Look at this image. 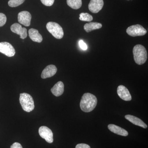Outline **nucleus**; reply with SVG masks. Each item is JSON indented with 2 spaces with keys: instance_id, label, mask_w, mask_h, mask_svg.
<instances>
[{
  "instance_id": "1",
  "label": "nucleus",
  "mask_w": 148,
  "mask_h": 148,
  "mask_svg": "<svg viewBox=\"0 0 148 148\" xmlns=\"http://www.w3.org/2000/svg\"><path fill=\"white\" fill-rule=\"evenodd\" d=\"M97 104V99L91 93H85L83 95L80 103V107L83 112H89L95 108Z\"/></svg>"
},
{
  "instance_id": "2",
  "label": "nucleus",
  "mask_w": 148,
  "mask_h": 148,
  "mask_svg": "<svg viewBox=\"0 0 148 148\" xmlns=\"http://www.w3.org/2000/svg\"><path fill=\"white\" fill-rule=\"evenodd\" d=\"M133 54L135 63L139 65L145 64L147 59V53L145 48L141 45L135 46L133 49Z\"/></svg>"
},
{
  "instance_id": "3",
  "label": "nucleus",
  "mask_w": 148,
  "mask_h": 148,
  "mask_svg": "<svg viewBox=\"0 0 148 148\" xmlns=\"http://www.w3.org/2000/svg\"><path fill=\"white\" fill-rule=\"evenodd\" d=\"M19 101L22 109L24 111L29 112L34 110L35 108L34 100L31 95L27 93H21Z\"/></svg>"
},
{
  "instance_id": "4",
  "label": "nucleus",
  "mask_w": 148,
  "mask_h": 148,
  "mask_svg": "<svg viewBox=\"0 0 148 148\" xmlns=\"http://www.w3.org/2000/svg\"><path fill=\"white\" fill-rule=\"evenodd\" d=\"M47 29L56 38L60 39L64 36L63 29L60 25L54 22H49L46 25Z\"/></svg>"
},
{
  "instance_id": "5",
  "label": "nucleus",
  "mask_w": 148,
  "mask_h": 148,
  "mask_svg": "<svg viewBox=\"0 0 148 148\" xmlns=\"http://www.w3.org/2000/svg\"><path fill=\"white\" fill-rule=\"evenodd\" d=\"M126 32L131 36L136 37L144 36L147 34V31L143 26L136 24L128 27L126 29Z\"/></svg>"
},
{
  "instance_id": "6",
  "label": "nucleus",
  "mask_w": 148,
  "mask_h": 148,
  "mask_svg": "<svg viewBox=\"0 0 148 148\" xmlns=\"http://www.w3.org/2000/svg\"><path fill=\"white\" fill-rule=\"evenodd\" d=\"M39 133L40 137L48 143H52L53 142V134L51 130L45 126H42L39 129Z\"/></svg>"
},
{
  "instance_id": "7",
  "label": "nucleus",
  "mask_w": 148,
  "mask_h": 148,
  "mask_svg": "<svg viewBox=\"0 0 148 148\" xmlns=\"http://www.w3.org/2000/svg\"><path fill=\"white\" fill-rule=\"evenodd\" d=\"M0 52L8 57H12L15 54L14 48L8 42H0Z\"/></svg>"
},
{
  "instance_id": "8",
  "label": "nucleus",
  "mask_w": 148,
  "mask_h": 148,
  "mask_svg": "<svg viewBox=\"0 0 148 148\" xmlns=\"http://www.w3.org/2000/svg\"><path fill=\"white\" fill-rule=\"evenodd\" d=\"M32 15L27 11L21 12L18 14V20L20 24L26 27H29L31 24Z\"/></svg>"
},
{
  "instance_id": "9",
  "label": "nucleus",
  "mask_w": 148,
  "mask_h": 148,
  "mask_svg": "<svg viewBox=\"0 0 148 148\" xmlns=\"http://www.w3.org/2000/svg\"><path fill=\"white\" fill-rule=\"evenodd\" d=\"M12 32L20 36V38L24 39L27 36V29L23 28L20 24L14 23L10 27Z\"/></svg>"
},
{
  "instance_id": "10",
  "label": "nucleus",
  "mask_w": 148,
  "mask_h": 148,
  "mask_svg": "<svg viewBox=\"0 0 148 148\" xmlns=\"http://www.w3.org/2000/svg\"><path fill=\"white\" fill-rule=\"evenodd\" d=\"M104 5L103 0H90L88 4V9L92 13H98L103 8Z\"/></svg>"
},
{
  "instance_id": "11",
  "label": "nucleus",
  "mask_w": 148,
  "mask_h": 148,
  "mask_svg": "<svg viewBox=\"0 0 148 148\" xmlns=\"http://www.w3.org/2000/svg\"><path fill=\"white\" fill-rule=\"evenodd\" d=\"M117 94L120 98L125 101H130L132 97L127 88L123 85H120L117 88Z\"/></svg>"
},
{
  "instance_id": "12",
  "label": "nucleus",
  "mask_w": 148,
  "mask_h": 148,
  "mask_svg": "<svg viewBox=\"0 0 148 148\" xmlns=\"http://www.w3.org/2000/svg\"><path fill=\"white\" fill-rule=\"evenodd\" d=\"M57 71V68L54 65H49L42 71L41 74V77L42 79L51 77L55 75Z\"/></svg>"
},
{
  "instance_id": "13",
  "label": "nucleus",
  "mask_w": 148,
  "mask_h": 148,
  "mask_svg": "<svg viewBox=\"0 0 148 148\" xmlns=\"http://www.w3.org/2000/svg\"><path fill=\"white\" fill-rule=\"evenodd\" d=\"M125 117L126 119L135 125H138L144 128H147V125L145 124L142 120L137 117L131 115H126Z\"/></svg>"
},
{
  "instance_id": "14",
  "label": "nucleus",
  "mask_w": 148,
  "mask_h": 148,
  "mask_svg": "<svg viewBox=\"0 0 148 148\" xmlns=\"http://www.w3.org/2000/svg\"><path fill=\"white\" fill-rule=\"evenodd\" d=\"M108 128L111 132L117 135L123 136H127L128 135V132L125 130L115 125L109 124L108 125Z\"/></svg>"
},
{
  "instance_id": "15",
  "label": "nucleus",
  "mask_w": 148,
  "mask_h": 148,
  "mask_svg": "<svg viewBox=\"0 0 148 148\" xmlns=\"http://www.w3.org/2000/svg\"><path fill=\"white\" fill-rule=\"evenodd\" d=\"M64 83L62 82L59 81L53 86L51 90L53 95L58 97L63 94L64 92Z\"/></svg>"
},
{
  "instance_id": "16",
  "label": "nucleus",
  "mask_w": 148,
  "mask_h": 148,
  "mask_svg": "<svg viewBox=\"0 0 148 148\" xmlns=\"http://www.w3.org/2000/svg\"><path fill=\"white\" fill-rule=\"evenodd\" d=\"M29 36L35 42L40 43L42 41V37L36 29H31L29 31Z\"/></svg>"
},
{
  "instance_id": "17",
  "label": "nucleus",
  "mask_w": 148,
  "mask_h": 148,
  "mask_svg": "<svg viewBox=\"0 0 148 148\" xmlns=\"http://www.w3.org/2000/svg\"><path fill=\"white\" fill-rule=\"evenodd\" d=\"M102 27V25L101 23L98 22H90L85 24L84 28L86 32L89 33L93 30L101 29Z\"/></svg>"
},
{
  "instance_id": "18",
  "label": "nucleus",
  "mask_w": 148,
  "mask_h": 148,
  "mask_svg": "<svg viewBox=\"0 0 148 148\" xmlns=\"http://www.w3.org/2000/svg\"><path fill=\"white\" fill-rule=\"evenodd\" d=\"M68 5L74 9H78L82 5V0H67Z\"/></svg>"
},
{
  "instance_id": "19",
  "label": "nucleus",
  "mask_w": 148,
  "mask_h": 148,
  "mask_svg": "<svg viewBox=\"0 0 148 148\" xmlns=\"http://www.w3.org/2000/svg\"><path fill=\"white\" fill-rule=\"evenodd\" d=\"M79 18L81 21H91L93 19V17L90 14L88 13H81L79 14Z\"/></svg>"
},
{
  "instance_id": "20",
  "label": "nucleus",
  "mask_w": 148,
  "mask_h": 148,
  "mask_svg": "<svg viewBox=\"0 0 148 148\" xmlns=\"http://www.w3.org/2000/svg\"><path fill=\"white\" fill-rule=\"evenodd\" d=\"M25 0H10L8 4L11 7H16L21 5L25 1Z\"/></svg>"
},
{
  "instance_id": "21",
  "label": "nucleus",
  "mask_w": 148,
  "mask_h": 148,
  "mask_svg": "<svg viewBox=\"0 0 148 148\" xmlns=\"http://www.w3.org/2000/svg\"><path fill=\"white\" fill-rule=\"evenodd\" d=\"M7 21V17L5 14L0 13V27H3Z\"/></svg>"
},
{
  "instance_id": "22",
  "label": "nucleus",
  "mask_w": 148,
  "mask_h": 148,
  "mask_svg": "<svg viewBox=\"0 0 148 148\" xmlns=\"http://www.w3.org/2000/svg\"><path fill=\"white\" fill-rule=\"evenodd\" d=\"M43 4L47 6H51L53 5L54 0H40Z\"/></svg>"
},
{
  "instance_id": "23",
  "label": "nucleus",
  "mask_w": 148,
  "mask_h": 148,
  "mask_svg": "<svg viewBox=\"0 0 148 148\" xmlns=\"http://www.w3.org/2000/svg\"><path fill=\"white\" fill-rule=\"evenodd\" d=\"M79 45L82 49L83 50H86L87 49L88 46L82 40H80L79 42Z\"/></svg>"
},
{
  "instance_id": "24",
  "label": "nucleus",
  "mask_w": 148,
  "mask_h": 148,
  "mask_svg": "<svg viewBox=\"0 0 148 148\" xmlns=\"http://www.w3.org/2000/svg\"><path fill=\"white\" fill-rule=\"evenodd\" d=\"M75 148H90V146L85 144H78Z\"/></svg>"
},
{
  "instance_id": "25",
  "label": "nucleus",
  "mask_w": 148,
  "mask_h": 148,
  "mask_svg": "<svg viewBox=\"0 0 148 148\" xmlns=\"http://www.w3.org/2000/svg\"><path fill=\"white\" fill-rule=\"evenodd\" d=\"M10 148H23L20 143H15L11 146Z\"/></svg>"
}]
</instances>
